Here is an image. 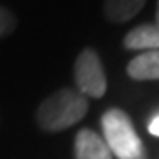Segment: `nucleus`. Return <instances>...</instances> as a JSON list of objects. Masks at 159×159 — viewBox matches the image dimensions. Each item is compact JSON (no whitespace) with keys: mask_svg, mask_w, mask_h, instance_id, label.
<instances>
[{"mask_svg":"<svg viewBox=\"0 0 159 159\" xmlns=\"http://www.w3.org/2000/svg\"><path fill=\"white\" fill-rule=\"evenodd\" d=\"M124 46L127 50H140V51H152L159 50V29L156 25H138L127 32L124 37Z\"/></svg>","mask_w":159,"mask_h":159,"instance_id":"nucleus-6","label":"nucleus"},{"mask_svg":"<svg viewBox=\"0 0 159 159\" xmlns=\"http://www.w3.org/2000/svg\"><path fill=\"white\" fill-rule=\"evenodd\" d=\"M16 27V18L9 9L0 7V37H6L14 30Z\"/></svg>","mask_w":159,"mask_h":159,"instance_id":"nucleus-8","label":"nucleus"},{"mask_svg":"<svg viewBox=\"0 0 159 159\" xmlns=\"http://www.w3.org/2000/svg\"><path fill=\"white\" fill-rule=\"evenodd\" d=\"M127 74L133 80H159V50L143 51L127 64Z\"/></svg>","mask_w":159,"mask_h":159,"instance_id":"nucleus-5","label":"nucleus"},{"mask_svg":"<svg viewBox=\"0 0 159 159\" xmlns=\"http://www.w3.org/2000/svg\"><path fill=\"white\" fill-rule=\"evenodd\" d=\"M147 0H104V12L110 21L124 23L142 11Z\"/></svg>","mask_w":159,"mask_h":159,"instance_id":"nucleus-7","label":"nucleus"},{"mask_svg":"<svg viewBox=\"0 0 159 159\" xmlns=\"http://www.w3.org/2000/svg\"><path fill=\"white\" fill-rule=\"evenodd\" d=\"M156 27L159 29V0H157V11H156Z\"/></svg>","mask_w":159,"mask_h":159,"instance_id":"nucleus-10","label":"nucleus"},{"mask_svg":"<svg viewBox=\"0 0 159 159\" xmlns=\"http://www.w3.org/2000/svg\"><path fill=\"white\" fill-rule=\"evenodd\" d=\"M74 81L81 96L102 97L106 94V74L101 58L92 48H85L74 62Z\"/></svg>","mask_w":159,"mask_h":159,"instance_id":"nucleus-3","label":"nucleus"},{"mask_svg":"<svg viewBox=\"0 0 159 159\" xmlns=\"http://www.w3.org/2000/svg\"><path fill=\"white\" fill-rule=\"evenodd\" d=\"M74 157L76 159H111L108 145L92 129H81L74 138Z\"/></svg>","mask_w":159,"mask_h":159,"instance_id":"nucleus-4","label":"nucleus"},{"mask_svg":"<svg viewBox=\"0 0 159 159\" xmlns=\"http://www.w3.org/2000/svg\"><path fill=\"white\" fill-rule=\"evenodd\" d=\"M101 127L111 156H117V159H142L143 143L125 111L110 108L101 117Z\"/></svg>","mask_w":159,"mask_h":159,"instance_id":"nucleus-2","label":"nucleus"},{"mask_svg":"<svg viewBox=\"0 0 159 159\" xmlns=\"http://www.w3.org/2000/svg\"><path fill=\"white\" fill-rule=\"evenodd\" d=\"M89 111V101L74 89H60L37 108V124L43 131L58 133L74 125Z\"/></svg>","mask_w":159,"mask_h":159,"instance_id":"nucleus-1","label":"nucleus"},{"mask_svg":"<svg viewBox=\"0 0 159 159\" xmlns=\"http://www.w3.org/2000/svg\"><path fill=\"white\" fill-rule=\"evenodd\" d=\"M148 133L154 134V136H159V113L150 120V124H148Z\"/></svg>","mask_w":159,"mask_h":159,"instance_id":"nucleus-9","label":"nucleus"}]
</instances>
